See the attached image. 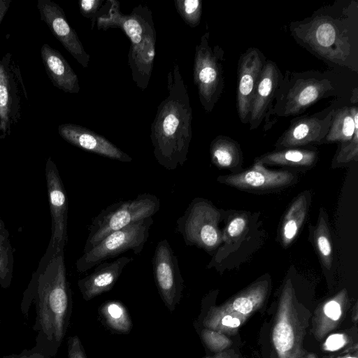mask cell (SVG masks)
Returning a JSON list of instances; mask_svg holds the SVG:
<instances>
[{"label":"cell","instance_id":"6da1fadb","mask_svg":"<svg viewBox=\"0 0 358 358\" xmlns=\"http://www.w3.org/2000/svg\"><path fill=\"white\" fill-rule=\"evenodd\" d=\"M32 304L36 313L34 348L52 358L66 334L72 310L64 250L56 252L47 248L22 295L20 308L26 317Z\"/></svg>","mask_w":358,"mask_h":358},{"label":"cell","instance_id":"7a4b0ae2","mask_svg":"<svg viewBox=\"0 0 358 358\" xmlns=\"http://www.w3.org/2000/svg\"><path fill=\"white\" fill-rule=\"evenodd\" d=\"M294 41L329 66L358 73V1L336 0L292 21Z\"/></svg>","mask_w":358,"mask_h":358},{"label":"cell","instance_id":"3957f363","mask_svg":"<svg viewBox=\"0 0 358 358\" xmlns=\"http://www.w3.org/2000/svg\"><path fill=\"white\" fill-rule=\"evenodd\" d=\"M167 91L151 124L150 138L158 164L173 171L187 161L192 137V109L177 59L167 74Z\"/></svg>","mask_w":358,"mask_h":358},{"label":"cell","instance_id":"277c9868","mask_svg":"<svg viewBox=\"0 0 358 358\" xmlns=\"http://www.w3.org/2000/svg\"><path fill=\"white\" fill-rule=\"evenodd\" d=\"M106 12L96 17L98 29L120 28L130 40L128 64L131 78L142 91L147 89L155 57L156 30L152 13L146 6L134 7L130 14H123L116 0H108Z\"/></svg>","mask_w":358,"mask_h":358},{"label":"cell","instance_id":"5b68a950","mask_svg":"<svg viewBox=\"0 0 358 358\" xmlns=\"http://www.w3.org/2000/svg\"><path fill=\"white\" fill-rule=\"evenodd\" d=\"M353 89L349 90L334 71H286L271 107L265 115L264 130L269 129L270 121L271 126L279 117L299 115L327 97L335 96L338 99L347 97L351 95L350 92Z\"/></svg>","mask_w":358,"mask_h":358},{"label":"cell","instance_id":"8992f818","mask_svg":"<svg viewBox=\"0 0 358 358\" xmlns=\"http://www.w3.org/2000/svg\"><path fill=\"white\" fill-rule=\"evenodd\" d=\"M159 208V199L149 193L140 194L133 199L110 204L92 220L83 252L91 250L110 234L138 220L152 217Z\"/></svg>","mask_w":358,"mask_h":358},{"label":"cell","instance_id":"52a82bcc","mask_svg":"<svg viewBox=\"0 0 358 358\" xmlns=\"http://www.w3.org/2000/svg\"><path fill=\"white\" fill-rule=\"evenodd\" d=\"M224 51L219 45H211L210 33L205 32L195 48L193 81L204 111L212 112L224 88Z\"/></svg>","mask_w":358,"mask_h":358},{"label":"cell","instance_id":"ba28073f","mask_svg":"<svg viewBox=\"0 0 358 358\" xmlns=\"http://www.w3.org/2000/svg\"><path fill=\"white\" fill-rule=\"evenodd\" d=\"M220 217V210L210 201L195 198L177 220L176 231L187 245L196 246L210 253L222 241L219 227Z\"/></svg>","mask_w":358,"mask_h":358},{"label":"cell","instance_id":"9c48e42d","mask_svg":"<svg viewBox=\"0 0 358 358\" xmlns=\"http://www.w3.org/2000/svg\"><path fill=\"white\" fill-rule=\"evenodd\" d=\"M153 222L152 217H147L110 234L77 259V271L86 272L99 264L129 250L139 255L148 239Z\"/></svg>","mask_w":358,"mask_h":358},{"label":"cell","instance_id":"30bf717a","mask_svg":"<svg viewBox=\"0 0 358 358\" xmlns=\"http://www.w3.org/2000/svg\"><path fill=\"white\" fill-rule=\"evenodd\" d=\"M28 100L18 63L10 52L0 59V140L10 136L21 120L22 108Z\"/></svg>","mask_w":358,"mask_h":358},{"label":"cell","instance_id":"8fae6325","mask_svg":"<svg viewBox=\"0 0 358 358\" xmlns=\"http://www.w3.org/2000/svg\"><path fill=\"white\" fill-rule=\"evenodd\" d=\"M152 271L159 295L169 310L173 311L181 299L184 281L178 258L166 239L160 241L155 248Z\"/></svg>","mask_w":358,"mask_h":358},{"label":"cell","instance_id":"7c38bea8","mask_svg":"<svg viewBox=\"0 0 358 358\" xmlns=\"http://www.w3.org/2000/svg\"><path fill=\"white\" fill-rule=\"evenodd\" d=\"M51 217V236L48 248L59 252L64 250L68 240V199L58 169L49 157L45 167Z\"/></svg>","mask_w":358,"mask_h":358},{"label":"cell","instance_id":"4fadbf2b","mask_svg":"<svg viewBox=\"0 0 358 358\" xmlns=\"http://www.w3.org/2000/svg\"><path fill=\"white\" fill-rule=\"evenodd\" d=\"M338 101L320 112L293 119L274 144L275 149L320 145L328 132Z\"/></svg>","mask_w":358,"mask_h":358},{"label":"cell","instance_id":"5bb4252c","mask_svg":"<svg viewBox=\"0 0 358 358\" xmlns=\"http://www.w3.org/2000/svg\"><path fill=\"white\" fill-rule=\"evenodd\" d=\"M40 19L71 55L83 67L87 68L90 55L85 50L76 31L69 24L62 7L51 0H38Z\"/></svg>","mask_w":358,"mask_h":358},{"label":"cell","instance_id":"9a60e30c","mask_svg":"<svg viewBox=\"0 0 358 358\" xmlns=\"http://www.w3.org/2000/svg\"><path fill=\"white\" fill-rule=\"evenodd\" d=\"M266 57L257 48H249L239 56L237 66L236 108L241 122L248 124L253 94Z\"/></svg>","mask_w":358,"mask_h":358},{"label":"cell","instance_id":"2e32d148","mask_svg":"<svg viewBox=\"0 0 358 358\" xmlns=\"http://www.w3.org/2000/svg\"><path fill=\"white\" fill-rule=\"evenodd\" d=\"M296 176L287 170L267 169L255 161L250 169L234 174L220 176L217 181L245 190H268L283 187L294 181Z\"/></svg>","mask_w":358,"mask_h":358},{"label":"cell","instance_id":"e0dca14e","mask_svg":"<svg viewBox=\"0 0 358 358\" xmlns=\"http://www.w3.org/2000/svg\"><path fill=\"white\" fill-rule=\"evenodd\" d=\"M58 133L64 141L83 150L122 162L132 161L109 140L85 127L64 123L58 126Z\"/></svg>","mask_w":358,"mask_h":358},{"label":"cell","instance_id":"ac0fdd59","mask_svg":"<svg viewBox=\"0 0 358 358\" xmlns=\"http://www.w3.org/2000/svg\"><path fill=\"white\" fill-rule=\"evenodd\" d=\"M283 75L271 60H266L252 99L249 121L250 129H257L273 102Z\"/></svg>","mask_w":358,"mask_h":358},{"label":"cell","instance_id":"d6986e66","mask_svg":"<svg viewBox=\"0 0 358 358\" xmlns=\"http://www.w3.org/2000/svg\"><path fill=\"white\" fill-rule=\"evenodd\" d=\"M133 258L123 256L112 262H103L95 266L88 275L78 281L83 298L90 301L96 296L110 291L120 278L124 267Z\"/></svg>","mask_w":358,"mask_h":358},{"label":"cell","instance_id":"ffe728a7","mask_svg":"<svg viewBox=\"0 0 358 358\" xmlns=\"http://www.w3.org/2000/svg\"><path fill=\"white\" fill-rule=\"evenodd\" d=\"M40 53L52 85L64 92L78 94L80 90L78 77L64 56L47 43L41 46Z\"/></svg>","mask_w":358,"mask_h":358},{"label":"cell","instance_id":"44dd1931","mask_svg":"<svg viewBox=\"0 0 358 358\" xmlns=\"http://www.w3.org/2000/svg\"><path fill=\"white\" fill-rule=\"evenodd\" d=\"M358 92L353 89L350 103L336 106L331 121L328 132L322 144L341 143L350 140L358 129Z\"/></svg>","mask_w":358,"mask_h":358},{"label":"cell","instance_id":"7402d4cb","mask_svg":"<svg viewBox=\"0 0 358 358\" xmlns=\"http://www.w3.org/2000/svg\"><path fill=\"white\" fill-rule=\"evenodd\" d=\"M318 159L319 152L315 148L298 147L275 149L257 157L255 161L264 165L308 169L313 167Z\"/></svg>","mask_w":358,"mask_h":358},{"label":"cell","instance_id":"603a6c76","mask_svg":"<svg viewBox=\"0 0 358 358\" xmlns=\"http://www.w3.org/2000/svg\"><path fill=\"white\" fill-rule=\"evenodd\" d=\"M310 203V194H300L292 203L286 212L280 228V241L284 247L295 239L307 216Z\"/></svg>","mask_w":358,"mask_h":358},{"label":"cell","instance_id":"cb8c5ba5","mask_svg":"<svg viewBox=\"0 0 358 358\" xmlns=\"http://www.w3.org/2000/svg\"><path fill=\"white\" fill-rule=\"evenodd\" d=\"M210 155L212 163L220 169L234 170L243 162V154L239 143L223 135L216 136L210 143Z\"/></svg>","mask_w":358,"mask_h":358},{"label":"cell","instance_id":"d4e9b609","mask_svg":"<svg viewBox=\"0 0 358 358\" xmlns=\"http://www.w3.org/2000/svg\"><path fill=\"white\" fill-rule=\"evenodd\" d=\"M313 244L324 268L329 269L333 262V248L326 212L321 209L313 229Z\"/></svg>","mask_w":358,"mask_h":358},{"label":"cell","instance_id":"484cf974","mask_svg":"<svg viewBox=\"0 0 358 358\" xmlns=\"http://www.w3.org/2000/svg\"><path fill=\"white\" fill-rule=\"evenodd\" d=\"M105 324L112 330L122 334L130 332L132 322L124 306L117 301H109L100 307Z\"/></svg>","mask_w":358,"mask_h":358},{"label":"cell","instance_id":"4316f807","mask_svg":"<svg viewBox=\"0 0 358 358\" xmlns=\"http://www.w3.org/2000/svg\"><path fill=\"white\" fill-rule=\"evenodd\" d=\"M9 231L0 217V286L8 289L12 282L14 249L10 241Z\"/></svg>","mask_w":358,"mask_h":358},{"label":"cell","instance_id":"83f0119b","mask_svg":"<svg viewBox=\"0 0 358 358\" xmlns=\"http://www.w3.org/2000/svg\"><path fill=\"white\" fill-rule=\"evenodd\" d=\"M358 159V129L348 141L338 143L331 162L332 168L347 166Z\"/></svg>","mask_w":358,"mask_h":358},{"label":"cell","instance_id":"f1b7e54d","mask_svg":"<svg viewBox=\"0 0 358 358\" xmlns=\"http://www.w3.org/2000/svg\"><path fill=\"white\" fill-rule=\"evenodd\" d=\"M175 8L183 21L191 28L196 27L201 22L202 1L175 0Z\"/></svg>","mask_w":358,"mask_h":358},{"label":"cell","instance_id":"f546056e","mask_svg":"<svg viewBox=\"0 0 358 358\" xmlns=\"http://www.w3.org/2000/svg\"><path fill=\"white\" fill-rule=\"evenodd\" d=\"M248 219L246 215H234L228 222L224 229V234H222V241H231L238 238L246 230Z\"/></svg>","mask_w":358,"mask_h":358},{"label":"cell","instance_id":"4dcf8cb0","mask_svg":"<svg viewBox=\"0 0 358 358\" xmlns=\"http://www.w3.org/2000/svg\"><path fill=\"white\" fill-rule=\"evenodd\" d=\"M201 337L206 345L213 351L218 352L229 344V341L223 335L211 329H204Z\"/></svg>","mask_w":358,"mask_h":358},{"label":"cell","instance_id":"1f68e13d","mask_svg":"<svg viewBox=\"0 0 358 358\" xmlns=\"http://www.w3.org/2000/svg\"><path fill=\"white\" fill-rule=\"evenodd\" d=\"M104 1L102 0H80L79 9L80 13L86 18L90 19L91 22V29H93L96 22L98 13L101 4Z\"/></svg>","mask_w":358,"mask_h":358},{"label":"cell","instance_id":"d6a6232c","mask_svg":"<svg viewBox=\"0 0 358 358\" xmlns=\"http://www.w3.org/2000/svg\"><path fill=\"white\" fill-rule=\"evenodd\" d=\"M67 358H87L81 342L77 336L68 340Z\"/></svg>","mask_w":358,"mask_h":358},{"label":"cell","instance_id":"836d02e7","mask_svg":"<svg viewBox=\"0 0 358 358\" xmlns=\"http://www.w3.org/2000/svg\"><path fill=\"white\" fill-rule=\"evenodd\" d=\"M324 313L328 317L337 320L341 315V306L336 299L327 302L324 306Z\"/></svg>","mask_w":358,"mask_h":358},{"label":"cell","instance_id":"e575fe53","mask_svg":"<svg viewBox=\"0 0 358 358\" xmlns=\"http://www.w3.org/2000/svg\"><path fill=\"white\" fill-rule=\"evenodd\" d=\"M345 344V338L343 334H336L328 337L326 340L324 348L329 351H336L341 348Z\"/></svg>","mask_w":358,"mask_h":358},{"label":"cell","instance_id":"d590c367","mask_svg":"<svg viewBox=\"0 0 358 358\" xmlns=\"http://www.w3.org/2000/svg\"><path fill=\"white\" fill-rule=\"evenodd\" d=\"M3 358H51L42 352L32 348L30 350H24L20 354H13L4 356Z\"/></svg>","mask_w":358,"mask_h":358},{"label":"cell","instance_id":"8d00e7d4","mask_svg":"<svg viewBox=\"0 0 358 358\" xmlns=\"http://www.w3.org/2000/svg\"><path fill=\"white\" fill-rule=\"evenodd\" d=\"M11 0H0V24L11 3Z\"/></svg>","mask_w":358,"mask_h":358},{"label":"cell","instance_id":"74e56055","mask_svg":"<svg viewBox=\"0 0 358 358\" xmlns=\"http://www.w3.org/2000/svg\"><path fill=\"white\" fill-rule=\"evenodd\" d=\"M237 355H234L233 353V351L231 352H219L218 354L212 356V357H208L206 358H236Z\"/></svg>","mask_w":358,"mask_h":358},{"label":"cell","instance_id":"f35d334b","mask_svg":"<svg viewBox=\"0 0 358 358\" xmlns=\"http://www.w3.org/2000/svg\"><path fill=\"white\" fill-rule=\"evenodd\" d=\"M345 358H357V357H345Z\"/></svg>","mask_w":358,"mask_h":358},{"label":"cell","instance_id":"ab89813d","mask_svg":"<svg viewBox=\"0 0 358 358\" xmlns=\"http://www.w3.org/2000/svg\"><path fill=\"white\" fill-rule=\"evenodd\" d=\"M310 358H315V357H310Z\"/></svg>","mask_w":358,"mask_h":358}]
</instances>
